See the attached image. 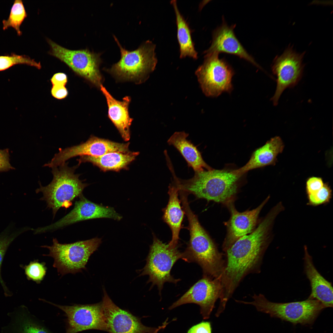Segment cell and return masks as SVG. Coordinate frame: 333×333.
I'll use <instances>...</instances> for the list:
<instances>
[{
    "mask_svg": "<svg viewBox=\"0 0 333 333\" xmlns=\"http://www.w3.org/2000/svg\"><path fill=\"white\" fill-rule=\"evenodd\" d=\"M277 216L276 212L269 211L255 229L239 239L225 252V268L220 278L219 310L224 311L246 276L261 272L264 253L272 239V229Z\"/></svg>",
    "mask_w": 333,
    "mask_h": 333,
    "instance_id": "1",
    "label": "cell"
},
{
    "mask_svg": "<svg viewBox=\"0 0 333 333\" xmlns=\"http://www.w3.org/2000/svg\"><path fill=\"white\" fill-rule=\"evenodd\" d=\"M182 208L188 221L190 240L182 259L188 262H195L201 268L203 276L218 278L223 273L225 261L214 242L201 226L198 217L192 211L188 200L182 201Z\"/></svg>",
    "mask_w": 333,
    "mask_h": 333,
    "instance_id": "2",
    "label": "cell"
},
{
    "mask_svg": "<svg viewBox=\"0 0 333 333\" xmlns=\"http://www.w3.org/2000/svg\"><path fill=\"white\" fill-rule=\"evenodd\" d=\"M241 177L233 170L212 168L195 171L194 176L188 179H182L175 176L174 180L179 190L188 195L222 203L229 201L236 194Z\"/></svg>",
    "mask_w": 333,
    "mask_h": 333,
    "instance_id": "3",
    "label": "cell"
},
{
    "mask_svg": "<svg viewBox=\"0 0 333 333\" xmlns=\"http://www.w3.org/2000/svg\"><path fill=\"white\" fill-rule=\"evenodd\" d=\"M68 164L65 162L59 168H52L51 182L45 187L40 183L39 188L36 190L37 193H43L40 199L46 201L47 207L52 209L54 217L60 208L69 207L75 198L83 195L84 189L88 185L79 179L80 175L75 174L79 165L70 167Z\"/></svg>",
    "mask_w": 333,
    "mask_h": 333,
    "instance_id": "4",
    "label": "cell"
},
{
    "mask_svg": "<svg viewBox=\"0 0 333 333\" xmlns=\"http://www.w3.org/2000/svg\"><path fill=\"white\" fill-rule=\"evenodd\" d=\"M250 302L235 300L238 303L251 305L257 310L269 314L272 317L289 322L294 325H311L325 308L319 301L308 298L305 300L278 303L268 300L263 294H254Z\"/></svg>",
    "mask_w": 333,
    "mask_h": 333,
    "instance_id": "5",
    "label": "cell"
},
{
    "mask_svg": "<svg viewBox=\"0 0 333 333\" xmlns=\"http://www.w3.org/2000/svg\"><path fill=\"white\" fill-rule=\"evenodd\" d=\"M101 238L95 237L70 244H60L56 238L53 240L51 246L44 245L47 248L48 254L54 259L53 266L57 269L60 275L63 276L69 273L75 274L86 269V265L91 255L102 243Z\"/></svg>",
    "mask_w": 333,
    "mask_h": 333,
    "instance_id": "6",
    "label": "cell"
},
{
    "mask_svg": "<svg viewBox=\"0 0 333 333\" xmlns=\"http://www.w3.org/2000/svg\"><path fill=\"white\" fill-rule=\"evenodd\" d=\"M113 37L120 48L121 57L109 72L121 79L141 81L145 79L154 70L157 63L156 45L147 40L136 49L129 51L123 48L117 38Z\"/></svg>",
    "mask_w": 333,
    "mask_h": 333,
    "instance_id": "7",
    "label": "cell"
},
{
    "mask_svg": "<svg viewBox=\"0 0 333 333\" xmlns=\"http://www.w3.org/2000/svg\"><path fill=\"white\" fill-rule=\"evenodd\" d=\"M153 235V242L150 247L146 265L139 271L140 273L139 276L148 275L147 283L151 282V289L156 285L160 295L165 283L176 284L180 280V279H175L171 272L176 262L182 258V253L179 250L178 246L170 247L154 234Z\"/></svg>",
    "mask_w": 333,
    "mask_h": 333,
    "instance_id": "8",
    "label": "cell"
},
{
    "mask_svg": "<svg viewBox=\"0 0 333 333\" xmlns=\"http://www.w3.org/2000/svg\"><path fill=\"white\" fill-rule=\"evenodd\" d=\"M219 54H205L203 64L195 72L203 92L207 96L216 97L232 89V78L234 72Z\"/></svg>",
    "mask_w": 333,
    "mask_h": 333,
    "instance_id": "9",
    "label": "cell"
},
{
    "mask_svg": "<svg viewBox=\"0 0 333 333\" xmlns=\"http://www.w3.org/2000/svg\"><path fill=\"white\" fill-rule=\"evenodd\" d=\"M51 50L49 54L64 62L74 72L100 88L102 77L99 67L101 62V53L87 49L71 50L47 40Z\"/></svg>",
    "mask_w": 333,
    "mask_h": 333,
    "instance_id": "10",
    "label": "cell"
},
{
    "mask_svg": "<svg viewBox=\"0 0 333 333\" xmlns=\"http://www.w3.org/2000/svg\"><path fill=\"white\" fill-rule=\"evenodd\" d=\"M305 53H297L290 45L282 54L274 58L271 69L277 77V86L271 100L274 106L278 104L284 90L294 87L301 79L304 67L302 60Z\"/></svg>",
    "mask_w": 333,
    "mask_h": 333,
    "instance_id": "11",
    "label": "cell"
},
{
    "mask_svg": "<svg viewBox=\"0 0 333 333\" xmlns=\"http://www.w3.org/2000/svg\"><path fill=\"white\" fill-rule=\"evenodd\" d=\"M42 300L54 306L65 313L67 318L65 333H77L91 329L107 331L102 302L90 304L63 306L43 299Z\"/></svg>",
    "mask_w": 333,
    "mask_h": 333,
    "instance_id": "12",
    "label": "cell"
},
{
    "mask_svg": "<svg viewBox=\"0 0 333 333\" xmlns=\"http://www.w3.org/2000/svg\"><path fill=\"white\" fill-rule=\"evenodd\" d=\"M221 285L220 277L212 279L203 278L194 284L178 300L169 308L171 310L187 303L199 306L203 318H209L216 300L220 296Z\"/></svg>",
    "mask_w": 333,
    "mask_h": 333,
    "instance_id": "13",
    "label": "cell"
},
{
    "mask_svg": "<svg viewBox=\"0 0 333 333\" xmlns=\"http://www.w3.org/2000/svg\"><path fill=\"white\" fill-rule=\"evenodd\" d=\"M102 301L107 331L109 333H157L164 326L158 328L146 326L140 319L123 310L113 302L103 289Z\"/></svg>",
    "mask_w": 333,
    "mask_h": 333,
    "instance_id": "14",
    "label": "cell"
},
{
    "mask_svg": "<svg viewBox=\"0 0 333 333\" xmlns=\"http://www.w3.org/2000/svg\"><path fill=\"white\" fill-rule=\"evenodd\" d=\"M130 143H120L91 136L85 142L63 149L60 148L49 162L52 167H58L69 159L77 156L99 157L108 153H127Z\"/></svg>",
    "mask_w": 333,
    "mask_h": 333,
    "instance_id": "15",
    "label": "cell"
},
{
    "mask_svg": "<svg viewBox=\"0 0 333 333\" xmlns=\"http://www.w3.org/2000/svg\"><path fill=\"white\" fill-rule=\"evenodd\" d=\"M76 201L73 208L67 215L57 222L39 228L40 233L55 230L84 220L100 218H107L119 221L122 218L111 207L105 206L93 203L83 195Z\"/></svg>",
    "mask_w": 333,
    "mask_h": 333,
    "instance_id": "16",
    "label": "cell"
},
{
    "mask_svg": "<svg viewBox=\"0 0 333 333\" xmlns=\"http://www.w3.org/2000/svg\"><path fill=\"white\" fill-rule=\"evenodd\" d=\"M270 198L268 195L256 208L243 212H238L232 204H230L231 216L226 224L227 234L222 246L224 252H226L240 238L254 230L259 214Z\"/></svg>",
    "mask_w": 333,
    "mask_h": 333,
    "instance_id": "17",
    "label": "cell"
},
{
    "mask_svg": "<svg viewBox=\"0 0 333 333\" xmlns=\"http://www.w3.org/2000/svg\"><path fill=\"white\" fill-rule=\"evenodd\" d=\"M222 24L213 32L210 47L204 55L224 52L236 55L261 68L253 57L246 51L236 38L234 31L235 25L229 26L224 20Z\"/></svg>",
    "mask_w": 333,
    "mask_h": 333,
    "instance_id": "18",
    "label": "cell"
},
{
    "mask_svg": "<svg viewBox=\"0 0 333 333\" xmlns=\"http://www.w3.org/2000/svg\"><path fill=\"white\" fill-rule=\"evenodd\" d=\"M304 271L309 281L311 289L308 298L318 301L325 308L332 307L333 290L331 283L317 270L306 245L304 246Z\"/></svg>",
    "mask_w": 333,
    "mask_h": 333,
    "instance_id": "19",
    "label": "cell"
},
{
    "mask_svg": "<svg viewBox=\"0 0 333 333\" xmlns=\"http://www.w3.org/2000/svg\"><path fill=\"white\" fill-rule=\"evenodd\" d=\"M284 146L280 137L275 136L271 138L253 152L250 159L245 165L234 170V173L242 176L251 170L274 165L277 156L282 152Z\"/></svg>",
    "mask_w": 333,
    "mask_h": 333,
    "instance_id": "20",
    "label": "cell"
},
{
    "mask_svg": "<svg viewBox=\"0 0 333 333\" xmlns=\"http://www.w3.org/2000/svg\"><path fill=\"white\" fill-rule=\"evenodd\" d=\"M100 88L105 96L108 108V117L125 141L130 137V127L133 119L129 116L128 108L131 99L124 97L122 101L115 99L101 84Z\"/></svg>",
    "mask_w": 333,
    "mask_h": 333,
    "instance_id": "21",
    "label": "cell"
},
{
    "mask_svg": "<svg viewBox=\"0 0 333 333\" xmlns=\"http://www.w3.org/2000/svg\"><path fill=\"white\" fill-rule=\"evenodd\" d=\"M169 199L168 204L163 209L162 219L168 225L172 232V238L168 243L172 247L178 246L179 234L185 213L179 198V188L173 181L169 186Z\"/></svg>",
    "mask_w": 333,
    "mask_h": 333,
    "instance_id": "22",
    "label": "cell"
},
{
    "mask_svg": "<svg viewBox=\"0 0 333 333\" xmlns=\"http://www.w3.org/2000/svg\"><path fill=\"white\" fill-rule=\"evenodd\" d=\"M10 320L1 333H51L38 322L25 306L15 308L7 314Z\"/></svg>",
    "mask_w": 333,
    "mask_h": 333,
    "instance_id": "23",
    "label": "cell"
},
{
    "mask_svg": "<svg viewBox=\"0 0 333 333\" xmlns=\"http://www.w3.org/2000/svg\"><path fill=\"white\" fill-rule=\"evenodd\" d=\"M188 136L189 134L184 131L175 132L168 140L167 143L177 150L188 166L195 172L212 169L204 161L197 146L187 139Z\"/></svg>",
    "mask_w": 333,
    "mask_h": 333,
    "instance_id": "24",
    "label": "cell"
},
{
    "mask_svg": "<svg viewBox=\"0 0 333 333\" xmlns=\"http://www.w3.org/2000/svg\"><path fill=\"white\" fill-rule=\"evenodd\" d=\"M139 154L138 152L130 151L127 153L113 152L99 157L81 156L77 160L79 166L82 163L89 162L104 171H118L127 168L128 166L135 159Z\"/></svg>",
    "mask_w": 333,
    "mask_h": 333,
    "instance_id": "25",
    "label": "cell"
},
{
    "mask_svg": "<svg viewBox=\"0 0 333 333\" xmlns=\"http://www.w3.org/2000/svg\"><path fill=\"white\" fill-rule=\"evenodd\" d=\"M173 6L176 16L177 26V37L180 47V57L187 56L197 59L198 53L195 50L191 35L188 25L180 12L176 0H172Z\"/></svg>",
    "mask_w": 333,
    "mask_h": 333,
    "instance_id": "26",
    "label": "cell"
},
{
    "mask_svg": "<svg viewBox=\"0 0 333 333\" xmlns=\"http://www.w3.org/2000/svg\"><path fill=\"white\" fill-rule=\"evenodd\" d=\"M15 224L11 222L0 233V282L6 296H10L11 294L8 290L1 275V270L2 261L6 252L11 243L20 234L29 229L27 228H16Z\"/></svg>",
    "mask_w": 333,
    "mask_h": 333,
    "instance_id": "27",
    "label": "cell"
},
{
    "mask_svg": "<svg viewBox=\"0 0 333 333\" xmlns=\"http://www.w3.org/2000/svg\"><path fill=\"white\" fill-rule=\"evenodd\" d=\"M27 16L23 1L21 0L14 1L8 18L2 21L3 29L5 30L12 27L15 30L18 35L20 36L22 34L20 26Z\"/></svg>",
    "mask_w": 333,
    "mask_h": 333,
    "instance_id": "28",
    "label": "cell"
},
{
    "mask_svg": "<svg viewBox=\"0 0 333 333\" xmlns=\"http://www.w3.org/2000/svg\"><path fill=\"white\" fill-rule=\"evenodd\" d=\"M17 64H26L38 69L41 67L39 62H37L26 55L11 53L10 55L0 56V71L5 70Z\"/></svg>",
    "mask_w": 333,
    "mask_h": 333,
    "instance_id": "29",
    "label": "cell"
},
{
    "mask_svg": "<svg viewBox=\"0 0 333 333\" xmlns=\"http://www.w3.org/2000/svg\"><path fill=\"white\" fill-rule=\"evenodd\" d=\"M332 196V190L328 183H325L323 187L317 192L307 195V205L316 207L329 203Z\"/></svg>",
    "mask_w": 333,
    "mask_h": 333,
    "instance_id": "30",
    "label": "cell"
},
{
    "mask_svg": "<svg viewBox=\"0 0 333 333\" xmlns=\"http://www.w3.org/2000/svg\"><path fill=\"white\" fill-rule=\"evenodd\" d=\"M27 279L39 284L45 275L47 268L45 264L37 260L31 261L27 265L23 267Z\"/></svg>",
    "mask_w": 333,
    "mask_h": 333,
    "instance_id": "31",
    "label": "cell"
},
{
    "mask_svg": "<svg viewBox=\"0 0 333 333\" xmlns=\"http://www.w3.org/2000/svg\"><path fill=\"white\" fill-rule=\"evenodd\" d=\"M324 183L320 177L313 176L308 178L306 184V195L315 193L323 187Z\"/></svg>",
    "mask_w": 333,
    "mask_h": 333,
    "instance_id": "32",
    "label": "cell"
},
{
    "mask_svg": "<svg viewBox=\"0 0 333 333\" xmlns=\"http://www.w3.org/2000/svg\"><path fill=\"white\" fill-rule=\"evenodd\" d=\"M13 168L9 162L8 150H0V171H7Z\"/></svg>",
    "mask_w": 333,
    "mask_h": 333,
    "instance_id": "33",
    "label": "cell"
},
{
    "mask_svg": "<svg viewBox=\"0 0 333 333\" xmlns=\"http://www.w3.org/2000/svg\"><path fill=\"white\" fill-rule=\"evenodd\" d=\"M212 328L210 323L203 322L191 328L187 333H211Z\"/></svg>",
    "mask_w": 333,
    "mask_h": 333,
    "instance_id": "34",
    "label": "cell"
},
{
    "mask_svg": "<svg viewBox=\"0 0 333 333\" xmlns=\"http://www.w3.org/2000/svg\"><path fill=\"white\" fill-rule=\"evenodd\" d=\"M51 92L53 97L59 99L64 98L68 94L67 88L63 85H53Z\"/></svg>",
    "mask_w": 333,
    "mask_h": 333,
    "instance_id": "35",
    "label": "cell"
},
{
    "mask_svg": "<svg viewBox=\"0 0 333 333\" xmlns=\"http://www.w3.org/2000/svg\"><path fill=\"white\" fill-rule=\"evenodd\" d=\"M51 81L53 85L65 86L67 82V77L64 73H57L53 75Z\"/></svg>",
    "mask_w": 333,
    "mask_h": 333,
    "instance_id": "36",
    "label": "cell"
}]
</instances>
